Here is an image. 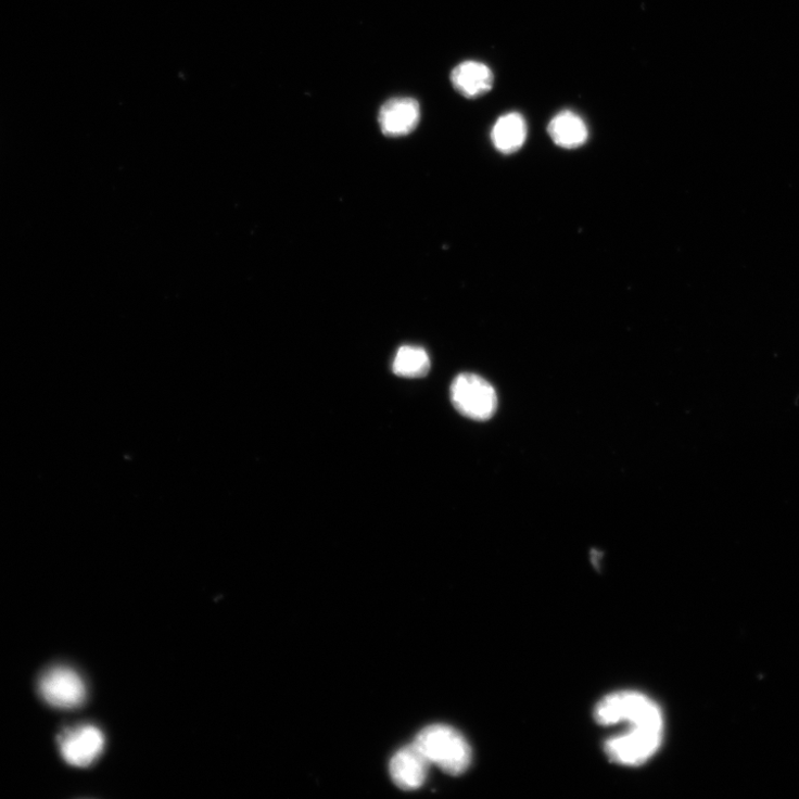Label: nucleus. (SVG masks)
I'll use <instances>...</instances> for the list:
<instances>
[{
  "instance_id": "nucleus-1",
  "label": "nucleus",
  "mask_w": 799,
  "mask_h": 799,
  "mask_svg": "<svg viewBox=\"0 0 799 799\" xmlns=\"http://www.w3.org/2000/svg\"><path fill=\"white\" fill-rule=\"evenodd\" d=\"M430 764L449 775H461L472 760L471 747L464 735L446 725H431L422 730L415 743Z\"/></svg>"
},
{
  "instance_id": "nucleus-2",
  "label": "nucleus",
  "mask_w": 799,
  "mask_h": 799,
  "mask_svg": "<svg viewBox=\"0 0 799 799\" xmlns=\"http://www.w3.org/2000/svg\"><path fill=\"white\" fill-rule=\"evenodd\" d=\"M594 716L595 721L604 726L620 723L664 726L660 707L648 696L632 690L606 696L596 706Z\"/></svg>"
},
{
  "instance_id": "nucleus-3",
  "label": "nucleus",
  "mask_w": 799,
  "mask_h": 799,
  "mask_svg": "<svg viewBox=\"0 0 799 799\" xmlns=\"http://www.w3.org/2000/svg\"><path fill=\"white\" fill-rule=\"evenodd\" d=\"M627 728L606 741V753L612 762L620 765H643L658 753L663 741L664 726L630 725Z\"/></svg>"
},
{
  "instance_id": "nucleus-4",
  "label": "nucleus",
  "mask_w": 799,
  "mask_h": 799,
  "mask_svg": "<svg viewBox=\"0 0 799 799\" xmlns=\"http://www.w3.org/2000/svg\"><path fill=\"white\" fill-rule=\"evenodd\" d=\"M449 396L456 410L471 420L486 421L497 409L494 388L474 373L459 375L449 389Z\"/></svg>"
},
{
  "instance_id": "nucleus-5",
  "label": "nucleus",
  "mask_w": 799,
  "mask_h": 799,
  "mask_svg": "<svg viewBox=\"0 0 799 799\" xmlns=\"http://www.w3.org/2000/svg\"><path fill=\"white\" fill-rule=\"evenodd\" d=\"M39 692L48 705L63 710L79 708L87 696L79 674L63 667L45 672L39 681Z\"/></svg>"
},
{
  "instance_id": "nucleus-6",
  "label": "nucleus",
  "mask_w": 799,
  "mask_h": 799,
  "mask_svg": "<svg viewBox=\"0 0 799 799\" xmlns=\"http://www.w3.org/2000/svg\"><path fill=\"white\" fill-rule=\"evenodd\" d=\"M60 747L64 760L76 768L93 764L105 748V736L92 725H80L66 730L60 736Z\"/></svg>"
},
{
  "instance_id": "nucleus-7",
  "label": "nucleus",
  "mask_w": 799,
  "mask_h": 799,
  "mask_svg": "<svg viewBox=\"0 0 799 799\" xmlns=\"http://www.w3.org/2000/svg\"><path fill=\"white\" fill-rule=\"evenodd\" d=\"M420 105L409 97L392 98L382 105L378 122L388 137H403L416 130L420 123Z\"/></svg>"
},
{
  "instance_id": "nucleus-8",
  "label": "nucleus",
  "mask_w": 799,
  "mask_h": 799,
  "mask_svg": "<svg viewBox=\"0 0 799 799\" xmlns=\"http://www.w3.org/2000/svg\"><path fill=\"white\" fill-rule=\"evenodd\" d=\"M430 762L415 745H408L392 758L390 775L393 783L404 790H416L427 779Z\"/></svg>"
},
{
  "instance_id": "nucleus-9",
  "label": "nucleus",
  "mask_w": 799,
  "mask_h": 799,
  "mask_svg": "<svg viewBox=\"0 0 799 799\" xmlns=\"http://www.w3.org/2000/svg\"><path fill=\"white\" fill-rule=\"evenodd\" d=\"M449 79L455 89L467 98L487 93L494 84L492 71L485 64L472 61L459 64Z\"/></svg>"
},
{
  "instance_id": "nucleus-10",
  "label": "nucleus",
  "mask_w": 799,
  "mask_h": 799,
  "mask_svg": "<svg viewBox=\"0 0 799 799\" xmlns=\"http://www.w3.org/2000/svg\"><path fill=\"white\" fill-rule=\"evenodd\" d=\"M527 123L518 113L499 117L493 126L491 139L494 147L503 154H513L522 148L527 139Z\"/></svg>"
},
{
  "instance_id": "nucleus-11",
  "label": "nucleus",
  "mask_w": 799,
  "mask_h": 799,
  "mask_svg": "<svg viewBox=\"0 0 799 799\" xmlns=\"http://www.w3.org/2000/svg\"><path fill=\"white\" fill-rule=\"evenodd\" d=\"M549 137L565 149H576L585 143L588 131L584 121L572 112L557 115L547 128Z\"/></svg>"
},
{
  "instance_id": "nucleus-12",
  "label": "nucleus",
  "mask_w": 799,
  "mask_h": 799,
  "mask_svg": "<svg viewBox=\"0 0 799 799\" xmlns=\"http://www.w3.org/2000/svg\"><path fill=\"white\" fill-rule=\"evenodd\" d=\"M430 369L431 362L428 353L423 347L416 345L400 347L392 366L394 375L408 379L423 378Z\"/></svg>"
}]
</instances>
